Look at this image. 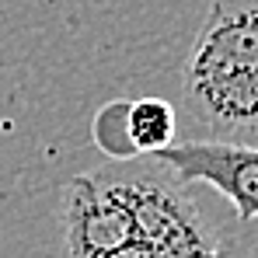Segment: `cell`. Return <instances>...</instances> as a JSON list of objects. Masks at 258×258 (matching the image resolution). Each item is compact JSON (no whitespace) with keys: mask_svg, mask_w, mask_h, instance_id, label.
Returning <instances> with one entry per match:
<instances>
[{"mask_svg":"<svg viewBox=\"0 0 258 258\" xmlns=\"http://www.w3.org/2000/svg\"><path fill=\"white\" fill-rule=\"evenodd\" d=\"M181 185H210L220 192L241 223L258 220V143H227V140H188L171 143L154 154Z\"/></svg>","mask_w":258,"mask_h":258,"instance_id":"2","label":"cell"},{"mask_svg":"<svg viewBox=\"0 0 258 258\" xmlns=\"http://www.w3.org/2000/svg\"><path fill=\"white\" fill-rule=\"evenodd\" d=\"M94 147L108 157V161H136V150L129 143V101H108L98 108L94 122H91Z\"/></svg>","mask_w":258,"mask_h":258,"instance_id":"4","label":"cell"},{"mask_svg":"<svg viewBox=\"0 0 258 258\" xmlns=\"http://www.w3.org/2000/svg\"><path fill=\"white\" fill-rule=\"evenodd\" d=\"M210 258H258V244L237 237V234H223L216 255H210Z\"/></svg>","mask_w":258,"mask_h":258,"instance_id":"5","label":"cell"},{"mask_svg":"<svg viewBox=\"0 0 258 258\" xmlns=\"http://www.w3.org/2000/svg\"><path fill=\"white\" fill-rule=\"evenodd\" d=\"M181 98L213 140L258 143V0H213L181 67Z\"/></svg>","mask_w":258,"mask_h":258,"instance_id":"1","label":"cell"},{"mask_svg":"<svg viewBox=\"0 0 258 258\" xmlns=\"http://www.w3.org/2000/svg\"><path fill=\"white\" fill-rule=\"evenodd\" d=\"M178 112L164 98H136L129 101V143L136 157H154L174 143Z\"/></svg>","mask_w":258,"mask_h":258,"instance_id":"3","label":"cell"}]
</instances>
